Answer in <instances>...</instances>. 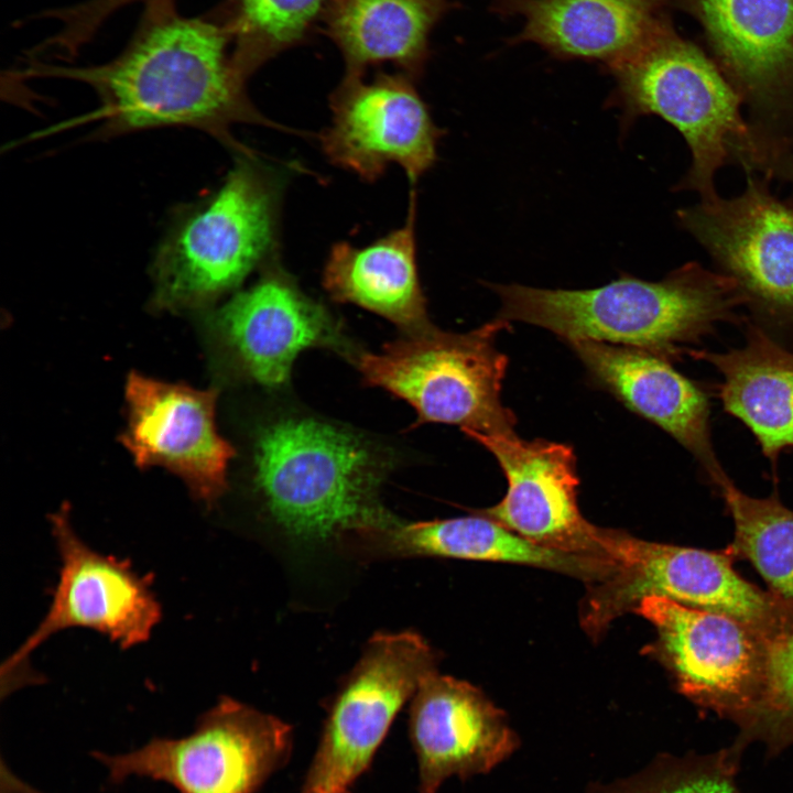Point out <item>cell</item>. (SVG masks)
Returning <instances> with one entry per match:
<instances>
[{
  "label": "cell",
  "instance_id": "1",
  "mask_svg": "<svg viewBox=\"0 0 793 793\" xmlns=\"http://www.w3.org/2000/svg\"><path fill=\"white\" fill-rule=\"evenodd\" d=\"M232 36V26L167 18L148 28L116 61L68 72L99 98V107L82 122H97L93 132L97 139L188 127L209 134L233 154L253 151L235 138L236 124L283 127L250 101L247 78L228 51Z\"/></svg>",
  "mask_w": 793,
  "mask_h": 793
},
{
  "label": "cell",
  "instance_id": "2",
  "mask_svg": "<svg viewBox=\"0 0 793 793\" xmlns=\"http://www.w3.org/2000/svg\"><path fill=\"white\" fill-rule=\"evenodd\" d=\"M498 317L545 328L566 343L594 340L648 350L670 361L687 355L720 323L742 325L743 297L732 279L687 262L660 281L623 274L595 289L548 290L489 284Z\"/></svg>",
  "mask_w": 793,
  "mask_h": 793
},
{
  "label": "cell",
  "instance_id": "3",
  "mask_svg": "<svg viewBox=\"0 0 793 793\" xmlns=\"http://www.w3.org/2000/svg\"><path fill=\"white\" fill-rule=\"evenodd\" d=\"M290 171L254 151L235 154L220 186L183 210L159 243L155 302L169 308L209 304L273 262Z\"/></svg>",
  "mask_w": 793,
  "mask_h": 793
},
{
  "label": "cell",
  "instance_id": "4",
  "mask_svg": "<svg viewBox=\"0 0 793 793\" xmlns=\"http://www.w3.org/2000/svg\"><path fill=\"white\" fill-rule=\"evenodd\" d=\"M379 450L359 435L313 417H283L259 434L256 482L290 533L322 540L383 520L378 501L387 470Z\"/></svg>",
  "mask_w": 793,
  "mask_h": 793
},
{
  "label": "cell",
  "instance_id": "5",
  "mask_svg": "<svg viewBox=\"0 0 793 793\" xmlns=\"http://www.w3.org/2000/svg\"><path fill=\"white\" fill-rule=\"evenodd\" d=\"M608 69L616 82L611 100L626 123L659 116L687 143L692 162L674 189L696 192L700 200L716 197L718 171L752 140L742 100L720 68L666 26Z\"/></svg>",
  "mask_w": 793,
  "mask_h": 793
},
{
  "label": "cell",
  "instance_id": "6",
  "mask_svg": "<svg viewBox=\"0 0 793 793\" xmlns=\"http://www.w3.org/2000/svg\"><path fill=\"white\" fill-rule=\"evenodd\" d=\"M605 551L611 567L588 584L580 607L582 627L590 637L634 612L648 597L728 615L768 641L793 624V609L735 569L737 558L729 546L705 550L659 543L607 529Z\"/></svg>",
  "mask_w": 793,
  "mask_h": 793
},
{
  "label": "cell",
  "instance_id": "7",
  "mask_svg": "<svg viewBox=\"0 0 793 793\" xmlns=\"http://www.w3.org/2000/svg\"><path fill=\"white\" fill-rule=\"evenodd\" d=\"M509 327L500 317L465 334L431 325L362 352L355 363L363 381L411 404L417 423L457 425L467 433H514L515 417L501 401L508 359L496 347Z\"/></svg>",
  "mask_w": 793,
  "mask_h": 793
},
{
  "label": "cell",
  "instance_id": "8",
  "mask_svg": "<svg viewBox=\"0 0 793 793\" xmlns=\"http://www.w3.org/2000/svg\"><path fill=\"white\" fill-rule=\"evenodd\" d=\"M292 751L291 725L221 696L184 737H155L127 753L90 754L107 769L112 785L138 776L167 783L178 793H257Z\"/></svg>",
  "mask_w": 793,
  "mask_h": 793
},
{
  "label": "cell",
  "instance_id": "9",
  "mask_svg": "<svg viewBox=\"0 0 793 793\" xmlns=\"http://www.w3.org/2000/svg\"><path fill=\"white\" fill-rule=\"evenodd\" d=\"M746 175L740 195L680 208L676 220L735 281L748 319L779 340L793 335V197L775 196L763 175Z\"/></svg>",
  "mask_w": 793,
  "mask_h": 793
},
{
  "label": "cell",
  "instance_id": "10",
  "mask_svg": "<svg viewBox=\"0 0 793 793\" xmlns=\"http://www.w3.org/2000/svg\"><path fill=\"white\" fill-rule=\"evenodd\" d=\"M51 522L61 561L58 580L37 628L1 665L2 697L36 683L30 656L59 631L86 628L130 649L146 642L161 620L149 576L124 560L91 548L75 532L65 510L53 514Z\"/></svg>",
  "mask_w": 793,
  "mask_h": 793
},
{
  "label": "cell",
  "instance_id": "11",
  "mask_svg": "<svg viewBox=\"0 0 793 793\" xmlns=\"http://www.w3.org/2000/svg\"><path fill=\"white\" fill-rule=\"evenodd\" d=\"M434 670L432 649L420 634L373 636L329 707L298 793H350L403 705Z\"/></svg>",
  "mask_w": 793,
  "mask_h": 793
},
{
  "label": "cell",
  "instance_id": "12",
  "mask_svg": "<svg viewBox=\"0 0 793 793\" xmlns=\"http://www.w3.org/2000/svg\"><path fill=\"white\" fill-rule=\"evenodd\" d=\"M634 612L653 626L648 652L677 692L737 725L760 695L768 639L737 618L661 597L644 598Z\"/></svg>",
  "mask_w": 793,
  "mask_h": 793
},
{
  "label": "cell",
  "instance_id": "13",
  "mask_svg": "<svg viewBox=\"0 0 793 793\" xmlns=\"http://www.w3.org/2000/svg\"><path fill=\"white\" fill-rule=\"evenodd\" d=\"M747 108L754 153L793 151V0H685Z\"/></svg>",
  "mask_w": 793,
  "mask_h": 793
},
{
  "label": "cell",
  "instance_id": "14",
  "mask_svg": "<svg viewBox=\"0 0 793 793\" xmlns=\"http://www.w3.org/2000/svg\"><path fill=\"white\" fill-rule=\"evenodd\" d=\"M330 123L319 135L327 160L366 182L397 164L414 187L436 161L441 135L403 73L344 74L329 98Z\"/></svg>",
  "mask_w": 793,
  "mask_h": 793
},
{
  "label": "cell",
  "instance_id": "15",
  "mask_svg": "<svg viewBox=\"0 0 793 793\" xmlns=\"http://www.w3.org/2000/svg\"><path fill=\"white\" fill-rule=\"evenodd\" d=\"M498 460L508 481L503 499L479 511L545 547L608 557L605 532L588 522L577 504L576 456L572 446L523 439L515 433H467Z\"/></svg>",
  "mask_w": 793,
  "mask_h": 793
},
{
  "label": "cell",
  "instance_id": "16",
  "mask_svg": "<svg viewBox=\"0 0 793 793\" xmlns=\"http://www.w3.org/2000/svg\"><path fill=\"white\" fill-rule=\"evenodd\" d=\"M216 392L131 373L126 384L128 425L123 444L141 466L181 477L207 506L227 490L235 450L216 427Z\"/></svg>",
  "mask_w": 793,
  "mask_h": 793
},
{
  "label": "cell",
  "instance_id": "17",
  "mask_svg": "<svg viewBox=\"0 0 793 793\" xmlns=\"http://www.w3.org/2000/svg\"><path fill=\"white\" fill-rule=\"evenodd\" d=\"M409 738L419 793H437L453 776L466 781L509 759L520 739L504 713L465 681L428 673L412 696Z\"/></svg>",
  "mask_w": 793,
  "mask_h": 793
},
{
  "label": "cell",
  "instance_id": "18",
  "mask_svg": "<svg viewBox=\"0 0 793 793\" xmlns=\"http://www.w3.org/2000/svg\"><path fill=\"white\" fill-rule=\"evenodd\" d=\"M259 280L231 297L216 324L249 378L280 387L295 358L311 347L340 349L345 339L328 311L307 296L274 260Z\"/></svg>",
  "mask_w": 793,
  "mask_h": 793
},
{
  "label": "cell",
  "instance_id": "19",
  "mask_svg": "<svg viewBox=\"0 0 793 793\" xmlns=\"http://www.w3.org/2000/svg\"><path fill=\"white\" fill-rule=\"evenodd\" d=\"M569 345L593 381L680 443L715 490L729 479L713 445L708 395L672 361L629 346L594 340Z\"/></svg>",
  "mask_w": 793,
  "mask_h": 793
},
{
  "label": "cell",
  "instance_id": "20",
  "mask_svg": "<svg viewBox=\"0 0 793 793\" xmlns=\"http://www.w3.org/2000/svg\"><path fill=\"white\" fill-rule=\"evenodd\" d=\"M661 0H493L495 12L521 18L511 43H532L560 58L608 68L641 51L667 25Z\"/></svg>",
  "mask_w": 793,
  "mask_h": 793
},
{
  "label": "cell",
  "instance_id": "21",
  "mask_svg": "<svg viewBox=\"0 0 793 793\" xmlns=\"http://www.w3.org/2000/svg\"><path fill=\"white\" fill-rule=\"evenodd\" d=\"M387 556H438L522 564L568 574L593 583L610 568L608 557L568 553L536 544L479 512L445 520L402 522L389 514L354 532Z\"/></svg>",
  "mask_w": 793,
  "mask_h": 793
},
{
  "label": "cell",
  "instance_id": "22",
  "mask_svg": "<svg viewBox=\"0 0 793 793\" xmlns=\"http://www.w3.org/2000/svg\"><path fill=\"white\" fill-rule=\"evenodd\" d=\"M745 344L723 352L689 348L687 355L711 365L724 411L742 422L776 467L780 454L793 449V350L746 317Z\"/></svg>",
  "mask_w": 793,
  "mask_h": 793
},
{
  "label": "cell",
  "instance_id": "23",
  "mask_svg": "<svg viewBox=\"0 0 793 793\" xmlns=\"http://www.w3.org/2000/svg\"><path fill=\"white\" fill-rule=\"evenodd\" d=\"M415 194L413 187L401 227L362 247L336 242L323 270V285L334 301L358 305L409 332L430 325L416 262Z\"/></svg>",
  "mask_w": 793,
  "mask_h": 793
},
{
  "label": "cell",
  "instance_id": "24",
  "mask_svg": "<svg viewBox=\"0 0 793 793\" xmlns=\"http://www.w3.org/2000/svg\"><path fill=\"white\" fill-rule=\"evenodd\" d=\"M455 6L456 0H327L319 22L343 57L344 74L391 64L416 80L433 30Z\"/></svg>",
  "mask_w": 793,
  "mask_h": 793
},
{
  "label": "cell",
  "instance_id": "25",
  "mask_svg": "<svg viewBox=\"0 0 793 793\" xmlns=\"http://www.w3.org/2000/svg\"><path fill=\"white\" fill-rule=\"evenodd\" d=\"M715 491L734 523L729 548L737 560L749 561L767 590L793 609V510L781 502L778 492L754 498L730 478Z\"/></svg>",
  "mask_w": 793,
  "mask_h": 793
},
{
  "label": "cell",
  "instance_id": "26",
  "mask_svg": "<svg viewBox=\"0 0 793 793\" xmlns=\"http://www.w3.org/2000/svg\"><path fill=\"white\" fill-rule=\"evenodd\" d=\"M327 0H237L233 61L248 79L262 65L304 42Z\"/></svg>",
  "mask_w": 793,
  "mask_h": 793
},
{
  "label": "cell",
  "instance_id": "27",
  "mask_svg": "<svg viewBox=\"0 0 793 793\" xmlns=\"http://www.w3.org/2000/svg\"><path fill=\"white\" fill-rule=\"evenodd\" d=\"M741 757L731 745L709 753H660L636 773L593 783L585 793H742L737 783Z\"/></svg>",
  "mask_w": 793,
  "mask_h": 793
},
{
  "label": "cell",
  "instance_id": "28",
  "mask_svg": "<svg viewBox=\"0 0 793 793\" xmlns=\"http://www.w3.org/2000/svg\"><path fill=\"white\" fill-rule=\"evenodd\" d=\"M736 727L731 746L741 753L753 743L769 756L793 746V624L768 642L760 695Z\"/></svg>",
  "mask_w": 793,
  "mask_h": 793
},
{
  "label": "cell",
  "instance_id": "29",
  "mask_svg": "<svg viewBox=\"0 0 793 793\" xmlns=\"http://www.w3.org/2000/svg\"><path fill=\"white\" fill-rule=\"evenodd\" d=\"M743 170L760 173L769 180L775 178L793 184V151L753 155L747 161Z\"/></svg>",
  "mask_w": 793,
  "mask_h": 793
},
{
  "label": "cell",
  "instance_id": "30",
  "mask_svg": "<svg viewBox=\"0 0 793 793\" xmlns=\"http://www.w3.org/2000/svg\"><path fill=\"white\" fill-rule=\"evenodd\" d=\"M2 792L1 793H34L29 791V786L22 783L8 768L2 763L1 768Z\"/></svg>",
  "mask_w": 793,
  "mask_h": 793
}]
</instances>
